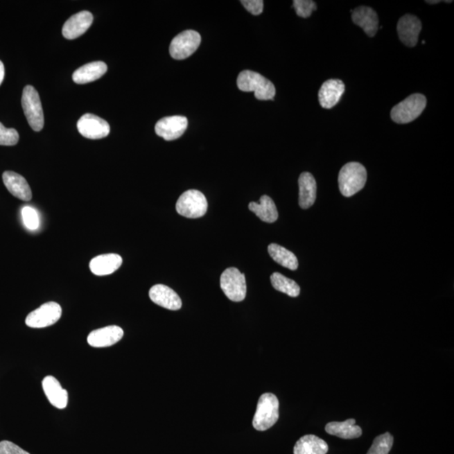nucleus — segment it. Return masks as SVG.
<instances>
[{"mask_svg":"<svg viewBox=\"0 0 454 454\" xmlns=\"http://www.w3.org/2000/svg\"><path fill=\"white\" fill-rule=\"evenodd\" d=\"M62 317V307L56 302H47L30 313L26 324L31 329H45L54 325Z\"/></svg>","mask_w":454,"mask_h":454,"instance_id":"1a4fd4ad","label":"nucleus"},{"mask_svg":"<svg viewBox=\"0 0 454 454\" xmlns=\"http://www.w3.org/2000/svg\"><path fill=\"white\" fill-rule=\"evenodd\" d=\"M268 251L271 258L280 265L289 268L290 270H297L298 259L293 252L275 243L270 244L268 247Z\"/></svg>","mask_w":454,"mask_h":454,"instance_id":"a878e982","label":"nucleus"},{"mask_svg":"<svg viewBox=\"0 0 454 454\" xmlns=\"http://www.w3.org/2000/svg\"><path fill=\"white\" fill-rule=\"evenodd\" d=\"M42 388L51 405L58 409H65L68 405L69 394L53 376H46L42 381Z\"/></svg>","mask_w":454,"mask_h":454,"instance_id":"a211bd4d","label":"nucleus"},{"mask_svg":"<svg viewBox=\"0 0 454 454\" xmlns=\"http://www.w3.org/2000/svg\"><path fill=\"white\" fill-rule=\"evenodd\" d=\"M329 450V445L322 438L306 435L296 442L294 454H326Z\"/></svg>","mask_w":454,"mask_h":454,"instance_id":"b1692460","label":"nucleus"},{"mask_svg":"<svg viewBox=\"0 0 454 454\" xmlns=\"http://www.w3.org/2000/svg\"><path fill=\"white\" fill-rule=\"evenodd\" d=\"M248 208L264 222L272 223L278 220L277 207L270 196L263 195L259 203L251 202Z\"/></svg>","mask_w":454,"mask_h":454,"instance_id":"393cba45","label":"nucleus"},{"mask_svg":"<svg viewBox=\"0 0 454 454\" xmlns=\"http://www.w3.org/2000/svg\"><path fill=\"white\" fill-rule=\"evenodd\" d=\"M22 108L27 121L35 132L42 131L44 126V114L40 96L33 86L27 85L23 90Z\"/></svg>","mask_w":454,"mask_h":454,"instance_id":"39448f33","label":"nucleus"},{"mask_svg":"<svg viewBox=\"0 0 454 454\" xmlns=\"http://www.w3.org/2000/svg\"><path fill=\"white\" fill-rule=\"evenodd\" d=\"M3 78H5V66H3V62L0 61V85H1L2 82L3 81Z\"/></svg>","mask_w":454,"mask_h":454,"instance_id":"72a5a7b5","label":"nucleus"},{"mask_svg":"<svg viewBox=\"0 0 454 454\" xmlns=\"http://www.w3.org/2000/svg\"><path fill=\"white\" fill-rule=\"evenodd\" d=\"M241 3L252 15H259L263 13V1L262 0H243Z\"/></svg>","mask_w":454,"mask_h":454,"instance_id":"2f4dec72","label":"nucleus"},{"mask_svg":"<svg viewBox=\"0 0 454 454\" xmlns=\"http://www.w3.org/2000/svg\"><path fill=\"white\" fill-rule=\"evenodd\" d=\"M421 30V22L412 15H405L399 19L397 33L403 44L413 47L417 44L418 37Z\"/></svg>","mask_w":454,"mask_h":454,"instance_id":"f8f14e48","label":"nucleus"},{"mask_svg":"<svg viewBox=\"0 0 454 454\" xmlns=\"http://www.w3.org/2000/svg\"><path fill=\"white\" fill-rule=\"evenodd\" d=\"M345 85L340 80H329L324 82L319 90L320 105L324 109H331L341 100Z\"/></svg>","mask_w":454,"mask_h":454,"instance_id":"dca6fc26","label":"nucleus"},{"mask_svg":"<svg viewBox=\"0 0 454 454\" xmlns=\"http://www.w3.org/2000/svg\"><path fill=\"white\" fill-rule=\"evenodd\" d=\"M355 419H349L342 422H329L326 426V432L330 435L343 438V439H354L361 437L363 431L360 426L355 425Z\"/></svg>","mask_w":454,"mask_h":454,"instance_id":"5701e85b","label":"nucleus"},{"mask_svg":"<svg viewBox=\"0 0 454 454\" xmlns=\"http://www.w3.org/2000/svg\"><path fill=\"white\" fill-rule=\"evenodd\" d=\"M93 19V15L89 11H81L73 15L63 25V37L69 40L80 37L92 25Z\"/></svg>","mask_w":454,"mask_h":454,"instance_id":"4468645a","label":"nucleus"},{"mask_svg":"<svg viewBox=\"0 0 454 454\" xmlns=\"http://www.w3.org/2000/svg\"><path fill=\"white\" fill-rule=\"evenodd\" d=\"M367 181V171L361 164L349 163L343 166L338 175L339 189L342 195L351 197L362 191Z\"/></svg>","mask_w":454,"mask_h":454,"instance_id":"f03ea898","label":"nucleus"},{"mask_svg":"<svg viewBox=\"0 0 454 454\" xmlns=\"http://www.w3.org/2000/svg\"><path fill=\"white\" fill-rule=\"evenodd\" d=\"M352 19L355 25L360 26L370 37H374L378 30V18L376 12L369 7L360 6L353 11Z\"/></svg>","mask_w":454,"mask_h":454,"instance_id":"6ab92c4d","label":"nucleus"},{"mask_svg":"<svg viewBox=\"0 0 454 454\" xmlns=\"http://www.w3.org/2000/svg\"><path fill=\"white\" fill-rule=\"evenodd\" d=\"M188 128V119L181 116L164 117L157 122L155 132L166 141L180 138Z\"/></svg>","mask_w":454,"mask_h":454,"instance_id":"9b49d317","label":"nucleus"},{"mask_svg":"<svg viewBox=\"0 0 454 454\" xmlns=\"http://www.w3.org/2000/svg\"><path fill=\"white\" fill-rule=\"evenodd\" d=\"M3 181L8 191L19 200L30 201L33 193L28 182L17 173L6 171L3 173Z\"/></svg>","mask_w":454,"mask_h":454,"instance_id":"f3484780","label":"nucleus"},{"mask_svg":"<svg viewBox=\"0 0 454 454\" xmlns=\"http://www.w3.org/2000/svg\"><path fill=\"white\" fill-rule=\"evenodd\" d=\"M208 202L207 198L199 191L189 189L182 195L176 204V211L182 216L196 219L207 213Z\"/></svg>","mask_w":454,"mask_h":454,"instance_id":"423d86ee","label":"nucleus"},{"mask_svg":"<svg viewBox=\"0 0 454 454\" xmlns=\"http://www.w3.org/2000/svg\"><path fill=\"white\" fill-rule=\"evenodd\" d=\"M238 87L243 92H254L259 101H272L276 94L274 84L263 75L254 71L244 70L238 78Z\"/></svg>","mask_w":454,"mask_h":454,"instance_id":"f257e3e1","label":"nucleus"},{"mask_svg":"<svg viewBox=\"0 0 454 454\" xmlns=\"http://www.w3.org/2000/svg\"><path fill=\"white\" fill-rule=\"evenodd\" d=\"M296 14L299 17H310L313 12L317 9V3L313 0H295L293 2Z\"/></svg>","mask_w":454,"mask_h":454,"instance_id":"c85d7f7f","label":"nucleus"},{"mask_svg":"<svg viewBox=\"0 0 454 454\" xmlns=\"http://www.w3.org/2000/svg\"><path fill=\"white\" fill-rule=\"evenodd\" d=\"M200 42L201 37L197 31L184 30L173 39L169 46V53L173 59L184 60L195 53Z\"/></svg>","mask_w":454,"mask_h":454,"instance_id":"6e6552de","label":"nucleus"},{"mask_svg":"<svg viewBox=\"0 0 454 454\" xmlns=\"http://www.w3.org/2000/svg\"><path fill=\"white\" fill-rule=\"evenodd\" d=\"M149 297L153 303L165 309L177 311L181 309L182 301L179 295L171 288L164 284H156L149 291Z\"/></svg>","mask_w":454,"mask_h":454,"instance_id":"ddd939ff","label":"nucleus"},{"mask_svg":"<svg viewBox=\"0 0 454 454\" xmlns=\"http://www.w3.org/2000/svg\"><path fill=\"white\" fill-rule=\"evenodd\" d=\"M19 133L17 130L13 128H6L1 122H0V145L1 146H15L19 141Z\"/></svg>","mask_w":454,"mask_h":454,"instance_id":"c756f323","label":"nucleus"},{"mask_svg":"<svg viewBox=\"0 0 454 454\" xmlns=\"http://www.w3.org/2000/svg\"><path fill=\"white\" fill-rule=\"evenodd\" d=\"M220 288L232 302H240L246 298L247 283L245 275L238 268H229L220 279Z\"/></svg>","mask_w":454,"mask_h":454,"instance_id":"0eeeda50","label":"nucleus"},{"mask_svg":"<svg viewBox=\"0 0 454 454\" xmlns=\"http://www.w3.org/2000/svg\"><path fill=\"white\" fill-rule=\"evenodd\" d=\"M394 437L386 433L375 438L372 446L367 454H389L392 448Z\"/></svg>","mask_w":454,"mask_h":454,"instance_id":"cd10ccee","label":"nucleus"},{"mask_svg":"<svg viewBox=\"0 0 454 454\" xmlns=\"http://www.w3.org/2000/svg\"><path fill=\"white\" fill-rule=\"evenodd\" d=\"M299 204L302 209H308L317 199V182L310 173H302L299 177Z\"/></svg>","mask_w":454,"mask_h":454,"instance_id":"aec40b11","label":"nucleus"},{"mask_svg":"<svg viewBox=\"0 0 454 454\" xmlns=\"http://www.w3.org/2000/svg\"><path fill=\"white\" fill-rule=\"evenodd\" d=\"M272 287L276 290L282 292L290 297H297L301 293V288L299 284L289 278L286 277L279 272H274L270 277Z\"/></svg>","mask_w":454,"mask_h":454,"instance_id":"bb28decb","label":"nucleus"},{"mask_svg":"<svg viewBox=\"0 0 454 454\" xmlns=\"http://www.w3.org/2000/svg\"><path fill=\"white\" fill-rule=\"evenodd\" d=\"M426 106V98L424 94H414L394 106L390 116L397 124H408L419 117Z\"/></svg>","mask_w":454,"mask_h":454,"instance_id":"20e7f679","label":"nucleus"},{"mask_svg":"<svg viewBox=\"0 0 454 454\" xmlns=\"http://www.w3.org/2000/svg\"><path fill=\"white\" fill-rule=\"evenodd\" d=\"M0 454H30L9 441L0 442Z\"/></svg>","mask_w":454,"mask_h":454,"instance_id":"473e14b6","label":"nucleus"},{"mask_svg":"<svg viewBox=\"0 0 454 454\" xmlns=\"http://www.w3.org/2000/svg\"><path fill=\"white\" fill-rule=\"evenodd\" d=\"M77 128L82 137L93 140L105 138L110 132L108 122L93 114H84L78 121Z\"/></svg>","mask_w":454,"mask_h":454,"instance_id":"9d476101","label":"nucleus"},{"mask_svg":"<svg viewBox=\"0 0 454 454\" xmlns=\"http://www.w3.org/2000/svg\"><path fill=\"white\" fill-rule=\"evenodd\" d=\"M279 402L274 394L265 393L260 396L252 426L256 431H266L279 420Z\"/></svg>","mask_w":454,"mask_h":454,"instance_id":"7ed1b4c3","label":"nucleus"},{"mask_svg":"<svg viewBox=\"0 0 454 454\" xmlns=\"http://www.w3.org/2000/svg\"><path fill=\"white\" fill-rule=\"evenodd\" d=\"M122 264V258L114 254H103L91 260L89 268L94 274L105 276L113 274L119 270Z\"/></svg>","mask_w":454,"mask_h":454,"instance_id":"412c9836","label":"nucleus"},{"mask_svg":"<svg viewBox=\"0 0 454 454\" xmlns=\"http://www.w3.org/2000/svg\"><path fill=\"white\" fill-rule=\"evenodd\" d=\"M123 335L124 331L120 326H105L90 333L88 337V343L93 347H107L120 342Z\"/></svg>","mask_w":454,"mask_h":454,"instance_id":"2eb2a0df","label":"nucleus"},{"mask_svg":"<svg viewBox=\"0 0 454 454\" xmlns=\"http://www.w3.org/2000/svg\"><path fill=\"white\" fill-rule=\"evenodd\" d=\"M107 65L104 62H93L82 66L75 71L73 80L78 85H85L98 80L107 72Z\"/></svg>","mask_w":454,"mask_h":454,"instance_id":"4be33fe9","label":"nucleus"},{"mask_svg":"<svg viewBox=\"0 0 454 454\" xmlns=\"http://www.w3.org/2000/svg\"><path fill=\"white\" fill-rule=\"evenodd\" d=\"M23 222L30 230H37L39 227V217L37 211L30 207L22 209Z\"/></svg>","mask_w":454,"mask_h":454,"instance_id":"7c9ffc66","label":"nucleus"}]
</instances>
